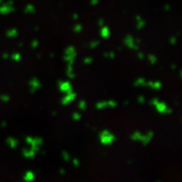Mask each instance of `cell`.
<instances>
[{
	"mask_svg": "<svg viewBox=\"0 0 182 182\" xmlns=\"http://www.w3.org/2000/svg\"><path fill=\"white\" fill-rule=\"evenodd\" d=\"M99 2H100V0H90V4L92 6H96V5H98Z\"/></svg>",
	"mask_w": 182,
	"mask_h": 182,
	"instance_id": "31",
	"label": "cell"
},
{
	"mask_svg": "<svg viewBox=\"0 0 182 182\" xmlns=\"http://www.w3.org/2000/svg\"><path fill=\"white\" fill-rule=\"evenodd\" d=\"M164 10L165 11V12H169V11L170 10V4H165L164 7Z\"/></svg>",
	"mask_w": 182,
	"mask_h": 182,
	"instance_id": "32",
	"label": "cell"
},
{
	"mask_svg": "<svg viewBox=\"0 0 182 182\" xmlns=\"http://www.w3.org/2000/svg\"><path fill=\"white\" fill-rule=\"evenodd\" d=\"M176 68H177V66H176L175 64H172V65H171V69H172V70L176 69Z\"/></svg>",
	"mask_w": 182,
	"mask_h": 182,
	"instance_id": "33",
	"label": "cell"
},
{
	"mask_svg": "<svg viewBox=\"0 0 182 182\" xmlns=\"http://www.w3.org/2000/svg\"><path fill=\"white\" fill-rule=\"evenodd\" d=\"M18 34H19L18 30L16 29H11L7 32V35L9 37H15V36H17Z\"/></svg>",
	"mask_w": 182,
	"mask_h": 182,
	"instance_id": "19",
	"label": "cell"
},
{
	"mask_svg": "<svg viewBox=\"0 0 182 182\" xmlns=\"http://www.w3.org/2000/svg\"><path fill=\"white\" fill-rule=\"evenodd\" d=\"M39 44H40V42L38 40H32L31 42H30V46H31L32 49H35L38 47Z\"/></svg>",
	"mask_w": 182,
	"mask_h": 182,
	"instance_id": "22",
	"label": "cell"
},
{
	"mask_svg": "<svg viewBox=\"0 0 182 182\" xmlns=\"http://www.w3.org/2000/svg\"><path fill=\"white\" fill-rule=\"evenodd\" d=\"M77 56L76 48L73 46H69L65 48L64 55H63V60L65 61L68 64H73L75 62V58Z\"/></svg>",
	"mask_w": 182,
	"mask_h": 182,
	"instance_id": "1",
	"label": "cell"
},
{
	"mask_svg": "<svg viewBox=\"0 0 182 182\" xmlns=\"http://www.w3.org/2000/svg\"><path fill=\"white\" fill-rule=\"evenodd\" d=\"M50 57H55V54H54V53H51V54H50Z\"/></svg>",
	"mask_w": 182,
	"mask_h": 182,
	"instance_id": "34",
	"label": "cell"
},
{
	"mask_svg": "<svg viewBox=\"0 0 182 182\" xmlns=\"http://www.w3.org/2000/svg\"><path fill=\"white\" fill-rule=\"evenodd\" d=\"M146 82H147V80H146L145 79H143V78H138V79H137L136 80L134 81L133 86H134V87H137V88L142 87V86L144 87Z\"/></svg>",
	"mask_w": 182,
	"mask_h": 182,
	"instance_id": "15",
	"label": "cell"
},
{
	"mask_svg": "<svg viewBox=\"0 0 182 182\" xmlns=\"http://www.w3.org/2000/svg\"><path fill=\"white\" fill-rule=\"evenodd\" d=\"M72 117H73V119L74 121H79L81 119V115L78 112H74L73 115H72Z\"/></svg>",
	"mask_w": 182,
	"mask_h": 182,
	"instance_id": "25",
	"label": "cell"
},
{
	"mask_svg": "<svg viewBox=\"0 0 182 182\" xmlns=\"http://www.w3.org/2000/svg\"><path fill=\"white\" fill-rule=\"evenodd\" d=\"M78 107L81 111H85L87 108V103L85 100H79L78 103Z\"/></svg>",
	"mask_w": 182,
	"mask_h": 182,
	"instance_id": "18",
	"label": "cell"
},
{
	"mask_svg": "<svg viewBox=\"0 0 182 182\" xmlns=\"http://www.w3.org/2000/svg\"><path fill=\"white\" fill-rule=\"evenodd\" d=\"M148 62H149L150 64L152 65H154L155 63L158 62V58H157V57L155 56V55H153V54H149L148 56Z\"/></svg>",
	"mask_w": 182,
	"mask_h": 182,
	"instance_id": "16",
	"label": "cell"
},
{
	"mask_svg": "<svg viewBox=\"0 0 182 182\" xmlns=\"http://www.w3.org/2000/svg\"><path fill=\"white\" fill-rule=\"evenodd\" d=\"M73 30L76 34H79V33L83 30V25L81 24H74Z\"/></svg>",
	"mask_w": 182,
	"mask_h": 182,
	"instance_id": "21",
	"label": "cell"
},
{
	"mask_svg": "<svg viewBox=\"0 0 182 182\" xmlns=\"http://www.w3.org/2000/svg\"><path fill=\"white\" fill-rule=\"evenodd\" d=\"M153 107H155L156 111H158L160 114H166V115H170L172 113V110L171 108L167 106V105L164 103V101H160L159 100V102L157 103Z\"/></svg>",
	"mask_w": 182,
	"mask_h": 182,
	"instance_id": "4",
	"label": "cell"
},
{
	"mask_svg": "<svg viewBox=\"0 0 182 182\" xmlns=\"http://www.w3.org/2000/svg\"><path fill=\"white\" fill-rule=\"evenodd\" d=\"M137 58H138L139 60H142V59H144V53H143V52H138V53H137Z\"/></svg>",
	"mask_w": 182,
	"mask_h": 182,
	"instance_id": "29",
	"label": "cell"
},
{
	"mask_svg": "<svg viewBox=\"0 0 182 182\" xmlns=\"http://www.w3.org/2000/svg\"><path fill=\"white\" fill-rule=\"evenodd\" d=\"M57 85H58V89L62 93L66 94L73 92V85L69 81H61L59 80L57 82Z\"/></svg>",
	"mask_w": 182,
	"mask_h": 182,
	"instance_id": "3",
	"label": "cell"
},
{
	"mask_svg": "<svg viewBox=\"0 0 182 182\" xmlns=\"http://www.w3.org/2000/svg\"><path fill=\"white\" fill-rule=\"evenodd\" d=\"M169 42H170V45H172V46L175 45V44L177 43V37L176 36H171L169 39Z\"/></svg>",
	"mask_w": 182,
	"mask_h": 182,
	"instance_id": "26",
	"label": "cell"
},
{
	"mask_svg": "<svg viewBox=\"0 0 182 182\" xmlns=\"http://www.w3.org/2000/svg\"><path fill=\"white\" fill-rule=\"evenodd\" d=\"M117 106V102L115 100H103V101H98L95 104V108L97 110H102L106 107H111V108H115Z\"/></svg>",
	"mask_w": 182,
	"mask_h": 182,
	"instance_id": "5",
	"label": "cell"
},
{
	"mask_svg": "<svg viewBox=\"0 0 182 182\" xmlns=\"http://www.w3.org/2000/svg\"><path fill=\"white\" fill-rule=\"evenodd\" d=\"M115 140V136L109 131L104 130L100 133V141L104 144H110Z\"/></svg>",
	"mask_w": 182,
	"mask_h": 182,
	"instance_id": "6",
	"label": "cell"
},
{
	"mask_svg": "<svg viewBox=\"0 0 182 182\" xmlns=\"http://www.w3.org/2000/svg\"><path fill=\"white\" fill-rule=\"evenodd\" d=\"M124 104H125V105H127V104H129V102H128L127 100H126V101H125V103H124Z\"/></svg>",
	"mask_w": 182,
	"mask_h": 182,
	"instance_id": "35",
	"label": "cell"
},
{
	"mask_svg": "<svg viewBox=\"0 0 182 182\" xmlns=\"http://www.w3.org/2000/svg\"><path fill=\"white\" fill-rule=\"evenodd\" d=\"M98 26L100 27V28H102V27L105 26V20L103 19H100V20H98Z\"/></svg>",
	"mask_w": 182,
	"mask_h": 182,
	"instance_id": "28",
	"label": "cell"
},
{
	"mask_svg": "<svg viewBox=\"0 0 182 182\" xmlns=\"http://www.w3.org/2000/svg\"><path fill=\"white\" fill-rule=\"evenodd\" d=\"M13 4V2L12 1H9L7 5H5L1 9V12L6 14V13H9V12H13V11H15V8L12 6Z\"/></svg>",
	"mask_w": 182,
	"mask_h": 182,
	"instance_id": "14",
	"label": "cell"
},
{
	"mask_svg": "<svg viewBox=\"0 0 182 182\" xmlns=\"http://www.w3.org/2000/svg\"><path fill=\"white\" fill-rule=\"evenodd\" d=\"M100 35L103 39H108L110 37V35H111V30H110V28L108 26H106V25L104 27H102V28H100Z\"/></svg>",
	"mask_w": 182,
	"mask_h": 182,
	"instance_id": "11",
	"label": "cell"
},
{
	"mask_svg": "<svg viewBox=\"0 0 182 182\" xmlns=\"http://www.w3.org/2000/svg\"><path fill=\"white\" fill-rule=\"evenodd\" d=\"M137 101H138V103H140V104H143L146 101L145 100V97L143 95L137 96Z\"/></svg>",
	"mask_w": 182,
	"mask_h": 182,
	"instance_id": "27",
	"label": "cell"
},
{
	"mask_svg": "<svg viewBox=\"0 0 182 182\" xmlns=\"http://www.w3.org/2000/svg\"><path fill=\"white\" fill-rule=\"evenodd\" d=\"M72 18H73V20L74 21L79 20V14H77V13L73 14V15H72Z\"/></svg>",
	"mask_w": 182,
	"mask_h": 182,
	"instance_id": "30",
	"label": "cell"
},
{
	"mask_svg": "<svg viewBox=\"0 0 182 182\" xmlns=\"http://www.w3.org/2000/svg\"><path fill=\"white\" fill-rule=\"evenodd\" d=\"M94 62V58L92 57H87L84 59V63L85 65H89Z\"/></svg>",
	"mask_w": 182,
	"mask_h": 182,
	"instance_id": "23",
	"label": "cell"
},
{
	"mask_svg": "<svg viewBox=\"0 0 182 182\" xmlns=\"http://www.w3.org/2000/svg\"><path fill=\"white\" fill-rule=\"evenodd\" d=\"M77 97V94L75 92H71L68 94H66V95L63 96L61 100V104L63 105V106H68V104H70L71 102H73Z\"/></svg>",
	"mask_w": 182,
	"mask_h": 182,
	"instance_id": "8",
	"label": "cell"
},
{
	"mask_svg": "<svg viewBox=\"0 0 182 182\" xmlns=\"http://www.w3.org/2000/svg\"><path fill=\"white\" fill-rule=\"evenodd\" d=\"M162 83L160 81H147L144 87L150 88L153 90H159L162 89Z\"/></svg>",
	"mask_w": 182,
	"mask_h": 182,
	"instance_id": "9",
	"label": "cell"
},
{
	"mask_svg": "<svg viewBox=\"0 0 182 182\" xmlns=\"http://www.w3.org/2000/svg\"><path fill=\"white\" fill-rule=\"evenodd\" d=\"M124 45L127 48L133 51H137L139 48V45H137V44L135 42L134 37L131 35H126V37L124 38Z\"/></svg>",
	"mask_w": 182,
	"mask_h": 182,
	"instance_id": "2",
	"label": "cell"
},
{
	"mask_svg": "<svg viewBox=\"0 0 182 182\" xmlns=\"http://www.w3.org/2000/svg\"><path fill=\"white\" fill-rule=\"evenodd\" d=\"M11 57H12V59L14 61H15V62H19V61L21 59V55L20 53H14Z\"/></svg>",
	"mask_w": 182,
	"mask_h": 182,
	"instance_id": "24",
	"label": "cell"
},
{
	"mask_svg": "<svg viewBox=\"0 0 182 182\" xmlns=\"http://www.w3.org/2000/svg\"><path fill=\"white\" fill-rule=\"evenodd\" d=\"M135 20H136V29L142 30L146 25V21L143 20V18L140 15H137L135 16Z\"/></svg>",
	"mask_w": 182,
	"mask_h": 182,
	"instance_id": "10",
	"label": "cell"
},
{
	"mask_svg": "<svg viewBox=\"0 0 182 182\" xmlns=\"http://www.w3.org/2000/svg\"><path fill=\"white\" fill-rule=\"evenodd\" d=\"M29 86H30V94H34L36 91L41 89V83L40 80L36 78H32L29 81Z\"/></svg>",
	"mask_w": 182,
	"mask_h": 182,
	"instance_id": "7",
	"label": "cell"
},
{
	"mask_svg": "<svg viewBox=\"0 0 182 182\" xmlns=\"http://www.w3.org/2000/svg\"><path fill=\"white\" fill-rule=\"evenodd\" d=\"M100 44V41H98V40H95V41H91L89 43V47L90 49H95L97 48Z\"/></svg>",
	"mask_w": 182,
	"mask_h": 182,
	"instance_id": "17",
	"label": "cell"
},
{
	"mask_svg": "<svg viewBox=\"0 0 182 182\" xmlns=\"http://www.w3.org/2000/svg\"><path fill=\"white\" fill-rule=\"evenodd\" d=\"M104 57L105 58H108V59H114L115 57V54L114 51H107L104 53Z\"/></svg>",
	"mask_w": 182,
	"mask_h": 182,
	"instance_id": "20",
	"label": "cell"
},
{
	"mask_svg": "<svg viewBox=\"0 0 182 182\" xmlns=\"http://www.w3.org/2000/svg\"><path fill=\"white\" fill-rule=\"evenodd\" d=\"M35 30H38V27H35Z\"/></svg>",
	"mask_w": 182,
	"mask_h": 182,
	"instance_id": "36",
	"label": "cell"
},
{
	"mask_svg": "<svg viewBox=\"0 0 182 182\" xmlns=\"http://www.w3.org/2000/svg\"><path fill=\"white\" fill-rule=\"evenodd\" d=\"M66 75L69 79H73L76 77L75 73L73 71V64H68L67 65V70H66Z\"/></svg>",
	"mask_w": 182,
	"mask_h": 182,
	"instance_id": "12",
	"label": "cell"
},
{
	"mask_svg": "<svg viewBox=\"0 0 182 182\" xmlns=\"http://www.w3.org/2000/svg\"><path fill=\"white\" fill-rule=\"evenodd\" d=\"M24 14H26V15H33V14H35L36 12V9H35V7L34 5L31 4H29L24 7Z\"/></svg>",
	"mask_w": 182,
	"mask_h": 182,
	"instance_id": "13",
	"label": "cell"
}]
</instances>
